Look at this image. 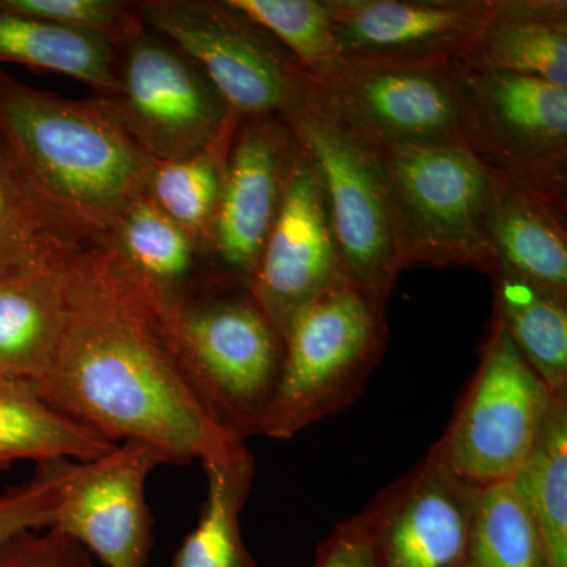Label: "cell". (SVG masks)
Masks as SVG:
<instances>
[{"instance_id":"cell-1","label":"cell","mask_w":567,"mask_h":567,"mask_svg":"<svg viewBox=\"0 0 567 567\" xmlns=\"http://www.w3.org/2000/svg\"><path fill=\"white\" fill-rule=\"evenodd\" d=\"M37 391L115 445L141 440L155 446L166 464L230 462L249 453L245 440L213 417L186 374L162 298L104 244L69 264L61 339Z\"/></svg>"},{"instance_id":"cell-2","label":"cell","mask_w":567,"mask_h":567,"mask_svg":"<svg viewBox=\"0 0 567 567\" xmlns=\"http://www.w3.org/2000/svg\"><path fill=\"white\" fill-rule=\"evenodd\" d=\"M0 134L40 203L87 246L145 193L152 159L104 96L70 100L0 71Z\"/></svg>"},{"instance_id":"cell-3","label":"cell","mask_w":567,"mask_h":567,"mask_svg":"<svg viewBox=\"0 0 567 567\" xmlns=\"http://www.w3.org/2000/svg\"><path fill=\"white\" fill-rule=\"evenodd\" d=\"M166 319L186 374L208 412L230 434L260 435L284 360V342L249 287L210 279Z\"/></svg>"},{"instance_id":"cell-4","label":"cell","mask_w":567,"mask_h":567,"mask_svg":"<svg viewBox=\"0 0 567 567\" xmlns=\"http://www.w3.org/2000/svg\"><path fill=\"white\" fill-rule=\"evenodd\" d=\"M386 341V309L350 279L305 306L284 328L281 375L260 435L290 440L344 412L363 393Z\"/></svg>"},{"instance_id":"cell-5","label":"cell","mask_w":567,"mask_h":567,"mask_svg":"<svg viewBox=\"0 0 567 567\" xmlns=\"http://www.w3.org/2000/svg\"><path fill=\"white\" fill-rule=\"evenodd\" d=\"M284 122L320 175L347 276L388 309L402 268L382 148L324 102L317 85L309 102Z\"/></svg>"},{"instance_id":"cell-6","label":"cell","mask_w":567,"mask_h":567,"mask_svg":"<svg viewBox=\"0 0 567 567\" xmlns=\"http://www.w3.org/2000/svg\"><path fill=\"white\" fill-rule=\"evenodd\" d=\"M382 153L402 271L427 265L494 274L487 229L498 178L465 145Z\"/></svg>"},{"instance_id":"cell-7","label":"cell","mask_w":567,"mask_h":567,"mask_svg":"<svg viewBox=\"0 0 567 567\" xmlns=\"http://www.w3.org/2000/svg\"><path fill=\"white\" fill-rule=\"evenodd\" d=\"M134 9L145 29L203 69L240 121H286L315 95L292 55L229 0H142Z\"/></svg>"},{"instance_id":"cell-8","label":"cell","mask_w":567,"mask_h":567,"mask_svg":"<svg viewBox=\"0 0 567 567\" xmlns=\"http://www.w3.org/2000/svg\"><path fill=\"white\" fill-rule=\"evenodd\" d=\"M464 145L499 182L567 208V87L453 62Z\"/></svg>"},{"instance_id":"cell-9","label":"cell","mask_w":567,"mask_h":567,"mask_svg":"<svg viewBox=\"0 0 567 567\" xmlns=\"http://www.w3.org/2000/svg\"><path fill=\"white\" fill-rule=\"evenodd\" d=\"M557 401L494 317L475 375L429 454L476 487L513 480Z\"/></svg>"},{"instance_id":"cell-10","label":"cell","mask_w":567,"mask_h":567,"mask_svg":"<svg viewBox=\"0 0 567 567\" xmlns=\"http://www.w3.org/2000/svg\"><path fill=\"white\" fill-rule=\"evenodd\" d=\"M118 51V91L104 99L152 162L192 156L241 122L203 69L156 33L144 28Z\"/></svg>"},{"instance_id":"cell-11","label":"cell","mask_w":567,"mask_h":567,"mask_svg":"<svg viewBox=\"0 0 567 567\" xmlns=\"http://www.w3.org/2000/svg\"><path fill=\"white\" fill-rule=\"evenodd\" d=\"M167 465L155 446L125 440L95 461H59L58 529L107 567H147L153 520L145 488Z\"/></svg>"},{"instance_id":"cell-12","label":"cell","mask_w":567,"mask_h":567,"mask_svg":"<svg viewBox=\"0 0 567 567\" xmlns=\"http://www.w3.org/2000/svg\"><path fill=\"white\" fill-rule=\"evenodd\" d=\"M317 91L380 148L464 145V104L453 62L347 65Z\"/></svg>"},{"instance_id":"cell-13","label":"cell","mask_w":567,"mask_h":567,"mask_svg":"<svg viewBox=\"0 0 567 567\" xmlns=\"http://www.w3.org/2000/svg\"><path fill=\"white\" fill-rule=\"evenodd\" d=\"M347 279L322 181L297 142L281 205L249 290L282 338L298 311Z\"/></svg>"},{"instance_id":"cell-14","label":"cell","mask_w":567,"mask_h":567,"mask_svg":"<svg viewBox=\"0 0 567 567\" xmlns=\"http://www.w3.org/2000/svg\"><path fill=\"white\" fill-rule=\"evenodd\" d=\"M477 491L427 453L358 513L379 567H468Z\"/></svg>"},{"instance_id":"cell-15","label":"cell","mask_w":567,"mask_h":567,"mask_svg":"<svg viewBox=\"0 0 567 567\" xmlns=\"http://www.w3.org/2000/svg\"><path fill=\"white\" fill-rule=\"evenodd\" d=\"M336 43L350 66L456 61L496 0H328Z\"/></svg>"},{"instance_id":"cell-16","label":"cell","mask_w":567,"mask_h":567,"mask_svg":"<svg viewBox=\"0 0 567 567\" xmlns=\"http://www.w3.org/2000/svg\"><path fill=\"white\" fill-rule=\"evenodd\" d=\"M297 141L281 118L241 121L227 162L208 256L213 279L249 287L281 205Z\"/></svg>"},{"instance_id":"cell-17","label":"cell","mask_w":567,"mask_h":567,"mask_svg":"<svg viewBox=\"0 0 567 567\" xmlns=\"http://www.w3.org/2000/svg\"><path fill=\"white\" fill-rule=\"evenodd\" d=\"M453 62L567 87V2L496 0L476 39Z\"/></svg>"},{"instance_id":"cell-18","label":"cell","mask_w":567,"mask_h":567,"mask_svg":"<svg viewBox=\"0 0 567 567\" xmlns=\"http://www.w3.org/2000/svg\"><path fill=\"white\" fill-rule=\"evenodd\" d=\"M566 215L567 208L498 181L487 229L494 274L567 300Z\"/></svg>"},{"instance_id":"cell-19","label":"cell","mask_w":567,"mask_h":567,"mask_svg":"<svg viewBox=\"0 0 567 567\" xmlns=\"http://www.w3.org/2000/svg\"><path fill=\"white\" fill-rule=\"evenodd\" d=\"M70 262L0 278V375L35 390L43 382L61 339Z\"/></svg>"},{"instance_id":"cell-20","label":"cell","mask_w":567,"mask_h":567,"mask_svg":"<svg viewBox=\"0 0 567 567\" xmlns=\"http://www.w3.org/2000/svg\"><path fill=\"white\" fill-rule=\"evenodd\" d=\"M103 244L166 306L192 292L197 259L205 254L203 246L145 194L123 210Z\"/></svg>"},{"instance_id":"cell-21","label":"cell","mask_w":567,"mask_h":567,"mask_svg":"<svg viewBox=\"0 0 567 567\" xmlns=\"http://www.w3.org/2000/svg\"><path fill=\"white\" fill-rule=\"evenodd\" d=\"M115 446L48 404L29 383L0 375V468L17 461H95Z\"/></svg>"},{"instance_id":"cell-22","label":"cell","mask_w":567,"mask_h":567,"mask_svg":"<svg viewBox=\"0 0 567 567\" xmlns=\"http://www.w3.org/2000/svg\"><path fill=\"white\" fill-rule=\"evenodd\" d=\"M0 62L65 74L99 96L118 91V50L110 41L2 9Z\"/></svg>"},{"instance_id":"cell-23","label":"cell","mask_w":567,"mask_h":567,"mask_svg":"<svg viewBox=\"0 0 567 567\" xmlns=\"http://www.w3.org/2000/svg\"><path fill=\"white\" fill-rule=\"evenodd\" d=\"M85 248L40 203L0 134V278L70 262Z\"/></svg>"},{"instance_id":"cell-24","label":"cell","mask_w":567,"mask_h":567,"mask_svg":"<svg viewBox=\"0 0 567 567\" xmlns=\"http://www.w3.org/2000/svg\"><path fill=\"white\" fill-rule=\"evenodd\" d=\"M491 278L494 317L550 393L567 401V300L509 275Z\"/></svg>"},{"instance_id":"cell-25","label":"cell","mask_w":567,"mask_h":567,"mask_svg":"<svg viewBox=\"0 0 567 567\" xmlns=\"http://www.w3.org/2000/svg\"><path fill=\"white\" fill-rule=\"evenodd\" d=\"M203 466L207 496L199 522L174 554L173 567H257L240 527L256 476L252 454Z\"/></svg>"},{"instance_id":"cell-26","label":"cell","mask_w":567,"mask_h":567,"mask_svg":"<svg viewBox=\"0 0 567 567\" xmlns=\"http://www.w3.org/2000/svg\"><path fill=\"white\" fill-rule=\"evenodd\" d=\"M238 125L204 151L173 162H152L145 196L208 252L213 224L226 182L227 162Z\"/></svg>"},{"instance_id":"cell-27","label":"cell","mask_w":567,"mask_h":567,"mask_svg":"<svg viewBox=\"0 0 567 567\" xmlns=\"http://www.w3.org/2000/svg\"><path fill=\"white\" fill-rule=\"evenodd\" d=\"M514 481L535 518L546 567H567V401L555 402L546 431Z\"/></svg>"},{"instance_id":"cell-28","label":"cell","mask_w":567,"mask_h":567,"mask_svg":"<svg viewBox=\"0 0 567 567\" xmlns=\"http://www.w3.org/2000/svg\"><path fill=\"white\" fill-rule=\"evenodd\" d=\"M468 567H546L535 518L514 477L477 491Z\"/></svg>"},{"instance_id":"cell-29","label":"cell","mask_w":567,"mask_h":567,"mask_svg":"<svg viewBox=\"0 0 567 567\" xmlns=\"http://www.w3.org/2000/svg\"><path fill=\"white\" fill-rule=\"evenodd\" d=\"M289 52L316 85L346 70L328 0H229Z\"/></svg>"},{"instance_id":"cell-30","label":"cell","mask_w":567,"mask_h":567,"mask_svg":"<svg viewBox=\"0 0 567 567\" xmlns=\"http://www.w3.org/2000/svg\"><path fill=\"white\" fill-rule=\"evenodd\" d=\"M0 9L102 37L117 50L144 29L134 2L121 0H0Z\"/></svg>"},{"instance_id":"cell-31","label":"cell","mask_w":567,"mask_h":567,"mask_svg":"<svg viewBox=\"0 0 567 567\" xmlns=\"http://www.w3.org/2000/svg\"><path fill=\"white\" fill-rule=\"evenodd\" d=\"M59 461L37 464L31 480L0 494V551L11 540L54 524L59 503Z\"/></svg>"},{"instance_id":"cell-32","label":"cell","mask_w":567,"mask_h":567,"mask_svg":"<svg viewBox=\"0 0 567 567\" xmlns=\"http://www.w3.org/2000/svg\"><path fill=\"white\" fill-rule=\"evenodd\" d=\"M0 567H95L91 554L54 528L29 532L0 551Z\"/></svg>"},{"instance_id":"cell-33","label":"cell","mask_w":567,"mask_h":567,"mask_svg":"<svg viewBox=\"0 0 567 567\" xmlns=\"http://www.w3.org/2000/svg\"><path fill=\"white\" fill-rule=\"evenodd\" d=\"M309 567H379L371 536L360 514L336 525L317 547Z\"/></svg>"}]
</instances>
